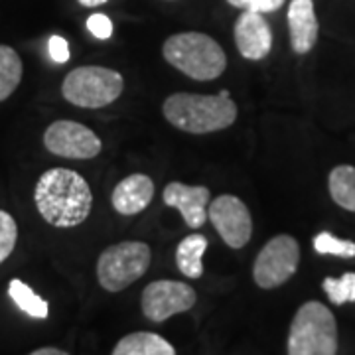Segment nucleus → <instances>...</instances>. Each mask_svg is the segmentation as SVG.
I'll use <instances>...</instances> for the list:
<instances>
[{"mask_svg": "<svg viewBox=\"0 0 355 355\" xmlns=\"http://www.w3.org/2000/svg\"><path fill=\"white\" fill-rule=\"evenodd\" d=\"M34 202L40 216L55 227L81 225L91 214L93 193L85 178L76 170L51 168L40 176Z\"/></svg>", "mask_w": 355, "mask_h": 355, "instance_id": "1", "label": "nucleus"}, {"mask_svg": "<svg viewBox=\"0 0 355 355\" xmlns=\"http://www.w3.org/2000/svg\"><path fill=\"white\" fill-rule=\"evenodd\" d=\"M162 113L180 130L205 135L231 127L237 119V105L231 101L227 89L219 95L174 93L164 101Z\"/></svg>", "mask_w": 355, "mask_h": 355, "instance_id": "2", "label": "nucleus"}, {"mask_svg": "<svg viewBox=\"0 0 355 355\" xmlns=\"http://www.w3.org/2000/svg\"><path fill=\"white\" fill-rule=\"evenodd\" d=\"M162 53L168 64L198 81L216 79L227 65L223 48L202 32H182L170 36L164 42Z\"/></svg>", "mask_w": 355, "mask_h": 355, "instance_id": "3", "label": "nucleus"}, {"mask_svg": "<svg viewBox=\"0 0 355 355\" xmlns=\"http://www.w3.org/2000/svg\"><path fill=\"white\" fill-rule=\"evenodd\" d=\"M291 355H334L338 354L336 318L316 300L300 306L288 334Z\"/></svg>", "mask_w": 355, "mask_h": 355, "instance_id": "4", "label": "nucleus"}, {"mask_svg": "<svg viewBox=\"0 0 355 355\" xmlns=\"http://www.w3.org/2000/svg\"><path fill=\"white\" fill-rule=\"evenodd\" d=\"M123 76L119 71L85 65L71 69L64 79L62 93L67 101L83 109H103L123 93Z\"/></svg>", "mask_w": 355, "mask_h": 355, "instance_id": "5", "label": "nucleus"}, {"mask_svg": "<svg viewBox=\"0 0 355 355\" xmlns=\"http://www.w3.org/2000/svg\"><path fill=\"white\" fill-rule=\"evenodd\" d=\"M150 247L142 241H123L107 247L97 263V279L105 291L121 292L148 270Z\"/></svg>", "mask_w": 355, "mask_h": 355, "instance_id": "6", "label": "nucleus"}, {"mask_svg": "<svg viewBox=\"0 0 355 355\" xmlns=\"http://www.w3.org/2000/svg\"><path fill=\"white\" fill-rule=\"evenodd\" d=\"M300 247L291 235H277L261 249L254 261L253 279L261 288H277L296 272Z\"/></svg>", "mask_w": 355, "mask_h": 355, "instance_id": "7", "label": "nucleus"}, {"mask_svg": "<svg viewBox=\"0 0 355 355\" xmlns=\"http://www.w3.org/2000/svg\"><path fill=\"white\" fill-rule=\"evenodd\" d=\"M207 219L214 223L219 237L231 249L245 247L253 235V219L247 205L235 198L223 193L207 205Z\"/></svg>", "mask_w": 355, "mask_h": 355, "instance_id": "8", "label": "nucleus"}, {"mask_svg": "<svg viewBox=\"0 0 355 355\" xmlns=\"http://www.w3.org/2000/svg\"><path fill=\"white\" fill-rule=\"evenodd\" d=\"M44 144L51 154L71 160H89L101 153L99 137L76 121L51 123L44 135Z\"/></svg>", "mask_w": 355, "mask_h": 355, "instance_id": "9", "label": "nucleus"}, {"mask_svg": "<svg viewBox=\"0 0 355 355\" xmlns=\"http://www.w3.org/2000/svg\"><path fill=\"white\" fill-rule=\"evenodd\" d=\"M198 300L190 284L178 280H154L142 291V312L153 322H164L193 308Z\"/></svg>", "mask_w": 355, "mask_h": 355, "instance_id": "10", "label": "nucleus"}, {"mask_svg": "<svg viewBox=\"0 0 355 355\" xmlns=\"http://www.w3.org/2000/svg\"><path fill=\"white\" fill-rule=\"evenodd\" d=\"M235 44L237 50L245 60L259 62L265 60L272 48V32L270 26L261 12H249L243 10V14L235 22Z\"/></svg>", "mask_w": 355, "mask_h": 355, "instance_id": "11", "label": "nucleus"}, {"mask_svg": "<svg viewBox=\"0 0 355 355\" xmlns=\"http://www.w3.org/2000/svg\"><path fill=\"white\" fill-rule=\"evenodd\" d=\"M162 200L168 207H174L182 214L188 227L200 229L207 221V205L211 200V191L205 186L172 182L164 188Z\"/></svg>", "mask_w": 355, "mask_h": 355, "instance_id": "12", "label": "nucleus"}, {"mask_svg": "<svg viewBox=\"0 0 355 355\" xmlns=\"http://www.w3.org/2000/svg\"><path fill=\"white\" fill-rule=\"evenodd\" d=\"M154 198V182L146 174H130L113 190V207L121 216H137Z\"/></svg>", "mask_w": 355, "mask_h": 355, "instance_id": "13", "label": "nucleus"}, {"mask_svg": "<svg viewBox=\"0 0 355 355\" xmlns=\"http://www.w3.org/2000/svg\"><path fill=\"white\" fill-rule=\"evenodd\" d=\"M291 44L296 53H308L316 46L318 18L312 0H292L288 6Z\"/></svg>", "mask_w": 355, "mask_h": 355, "instance_id": "14", "label": "nucleus"}, {"mask_svg": "<svg viewBox=\"0 0 355 355\" xmlns=\"http://www.w3.org/2000/svg\"><path fill=\"white\" fill-rule=\"evenodd\" d=\"M114 355H174L176 349L153 331H135L114 345Z\"/></svg>", "mask_w": 355, "mask_h": 355, "instance_id": "15", "label": "nucleus"}, {"mask_svg": "<svg viewBox=\"0 0 355 355\" xmlns=\"http://www.w3.org/2000/svg\"><path fill=\"white\" fill-rule=\"evenodd\" d=\"M207 237L193 233L188 235L186 239H182V243L178 245L176 249V265L178 270L188 277V279H200L203 275L202 257L207 251Z\"/></svg>", "mask_w": 355, "mask_h": 355, "instance_id": "16", "label": "nucleus"}, {"mask_svg": "<svg viewBox=\"0 0 355 355\" xmlns=\"http://www.w3.org/2000/svg\"><path fill=\"white\" fill-rule=\"evenodd\" d=\"M331 200L347 211H355V168L338 166L330 174Z\"/></svg>", "mask_w": 355, "mask_h": 355, "instance_id": "17", "label": "nucleus"}, {"mask_svg": "<svg viewBox=\"0 0 355 355\" xmlns=\"http://www.w3.org/2000/svg\"><path fill=\"white\" fill-rule=\"evenodd\" d=\"M8 296L14 300V304L18 306L22 312H26L30 318H38L44 320L50 314V306L44 298H40L36 292L32 291L26 282L14 279L8 284Z\"/></svg>", "mask_w": 355, "mask_h": 355, "instance_id": "18", "label": "nucleus"}, {"mask_svg": "<svg viewBox=\"0 0 355 355\" xmlns=\"http://www.w3.org/2000/svg\"><path fill=\"white\" fill-rule=\"evenodd\" d=\"M22 79V62L20 55L8 48L0 46V101L8 99Z\"/></svg>", "mask_w": 355, "mask_h": 355, "instance_id": "19", "label": "nucleus"}, {"mask_svg": "<svg viewBox=\"0 0 355 355\" xmlns=\"http://www.w3.org/2000/svg\"><path fill=\"white\" fill-rule=\"evenodd\" d=\"M324 292L334 304L342 306L345 302H355V272H345L340 279H328L322 282Z\"/></svg>", "mask_w": 355, "mask_h": 355, "instance_id": "20", "label": "nucleus"}, {"mask_svg": "<svg viewBox=\"0 0 355 355\" xmlns=\"http://www.w3.org/2000/svg\"><path fill=\"white\" fill-rule=\"evenodd\" d=\"M314 249L320 254H336L343 259H352L355 257V243L354 241H342L338 237H334L331 233H318L314 237Z\"/></svg>", "mask_w": 355, "mask_h": 355, "instance_id": "21", "label": "nucleus"}, {"mask_svg": "<svg viewBox=\"0 0 355 355\" xmlns=\"http://www.w3.org/2000/svg\"><path fill=\"white\" fill-rule=\"evenodd\" d=\"M16 239H18V225H16L14 217L8 211L0 209V265L14 251Z\"/></svg>", "mask_w": 355, "mask_h": 355, "instance_id": "22", "label": "nucleus"}, {"mask_svg": "<svg viewBox=\"0 0 355 355\" xmlns=\"http://www.w3.org/2000/svg\"><path fill=\"white\" fill-rule=\"evenodd\" d=\"M231 6L249 10V12H277L280 6L284 4V0H227Z\"/></svg>", "mask_w": 355, "mask_h": 355, "instance_id": "23", "label": "nucleus"}, {"mask_svg": "<svg viewBox=\"0 0 355 355\" xmlns=\"http://www.w3.org/2000/svg\"><path fill=\"white\" fill-rule=\"evenodd\" d=\"M87 28L97 40H109L113 36V22L107 14H91L87 18Z\"/></svg>", "mask_w": 355, "mask_h": 355, "instance_id": "24", "label": "nucleus"}, {"mask_svg": "<svg viewBox=\"0 0 355 355\" xmlns=\"http://www.w3.org/2000/svg\"><path fill=\"white\" fill-rule=\"evenodd\" d=\"M48 50H50V58L55 64H65L69 60V44L62 36H51Z\"/></svg>", "mask_w": 355, "mask_h": 355, "instance_id": "25", "label": "nucleus"}, {"mask_svg": "<svg viewBox=\"0 0 355 355\" xmlns=\"http://www.w3.org/2000/svg\"><path fill=\"white\" fill-rule=\"evenodd\" d=\"M32 355H65V352H62V349H55V347H42V349L32 352Z\"/></svg>", "mask_w": 355, "mask_h": 355, "instance_id": "26", "label": "nucleus"}, {"mask_svg": "<svg viewBox=\"0 0 355 355\" xmlns=\"http://www.w3.org/2000/svg\"><path fill=\"white\" fill-rule=\"evenodd\" d=\"M105 2H109V0H79V4L81 6H87V8H95V6H101Z\"/></svg>", "mask_w": 355, "mask_h": 355, "instance_id": "27", "label": "nucleus"}]
</instances>
